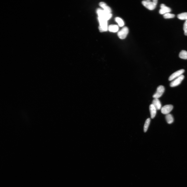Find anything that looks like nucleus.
Instances as JSON below:
<instances>
[{
  "label": "nucleus",
  "instance_id": "f257e3e1",
  "mask_svg": "<svg viewBox=\"0 0 187 187\" xmlns=\"http://www.w3.org/2000/svg\"><path fill=\"white\" fill-rule=\"evenodd\" d=\"M158 2L157 0H153L152 1L150 0H147L143 1L142 3L147 8L152 10L155 8Z\"/></svg>",
  "mask_w": 187,
  "mask_h": 187
},
{
  "label": "nucleus",
  "instance_id": "f03ea898",
  "mask_svg": "<svg viewBox=\"0 0 187 187\" xmlns=\"http://www.w3.org/2000/svg\"><path fill=\"white\" fill-rule=\"evenodd\" d=\"M98 20L99 24V31L103 32L107 31L108 28L107 21L99 17H98Z\"/></svg>",
  "mask_w": 187,
  "mask_h": 187
},
{
  "label": "nucleus",
  "instance_id": "7ed1b4c3",
  "mask_svg": "<svg viewBox=\"0 0 187 187\" xmlns=\"http://www.w3.org/2000/svg\"><path fill=\"white\" fill-rule=\"evenodd\" d=\"M165 91L164 87L162 85L159 86L157 89L156 92L154 95L153 97L154 99H158L162 96Z\"/></svg>",
  "mask_w": 187,
  "mask_h": 187
},
{
  "label": "nucleus",
  "instance_id": "20e7f679",
  "mask_svg": "<svg viewBox=\"0 0 187 187\" xmlns=\"http://www.w3.org/2000/svg\"><path fill=\"white\" fill-rule=\"evenodd\" d=\"M129 32L128 28L126 27H125L122 28L121 30L118 33V35L119 38L121 39H125Z\"/></svg>",
  "mask_w": 187,
  "mask_h": 187
},
{
  "label": "nucleus",
  "instance_id": "39448f33",
  "mask_svg": "<svg viewBox=\"0 0 187 187\" xmlns=\"http://www.w3.org/2000/svg\"><path fill=\"white\" fill-rule=\"evenodd\" d=\"M184 78L183 75L178 77L174 80L171 82L170 84V86L171 87H175L180 84L184 79Z\"/></svg>",
  "mask_w": 187,
  "mask_h": 187
},
{
  "label": "nucleus",
  "instance_id": "423d86ee",
  "mask_svg": "<svg viewBox=\"0 0 187 187\" xmlns=\"http://www.w3.org/2000/svg\"><path fill=\"white\" fill-rule=\"evenodd\" d=\"M185 71L183 69H181L180 70L174 72L169 77V81H171L174 79L178 78L180 76L184 73Z\"/></svg>",
  "mask_w": 187,
  "mask_h": 187
},
{
  "label": "nucleus",
  "instance_id": "0eeeda50",
  "mask_svg": "<svg viewBox=\"0 0 187 187\" xmlns=\"http://www.w3.org/2000/svg\"><path fill=\"white\" fill-rule=\"evenodd\" d=\"M173 107L172 105H167L161 108V113L164 114H167L172 110Z\"/></svg>",
  "mask_w": 187,
  "mask_h": 187
},
{
  "label": "nucleus",
  "instance_id": "6e6552de",
  "mask_svg": "<svg viewBox=\"0 0 187 187\" xmlns=\"http://www.w3.org/2000/svg\"><path fill=\"white\" fill-rule=\"evenodd\" d=\"M161 9L159 10V13L161 14H164L171 12V9L169 7H167L164 4L161 5Z\"/></svg>",
  "mask_w": 187,
  "mask_h": 187
},
{
  "label": "nucleus",
  "instance_id": "1a4fd4ad",
  "mask_svg": "<svg viewBox=\"0 0 187 187\" xmlns=\"http://www.w3.org/2000/svg\"><path fill=\"white\" fill-rule=\"evenodd\" d=\"M152 104L155 107L156 110H159L161 108V103L158 99H154L152 101Z\"/></svg>",
  "mask_w": 187,
  "mask_h": 187
},
{
  "label": "nucleus",
  "instance_id": "9d476101",
  "mask_svg": "<svg viewBox=\"0 0 187 187\" xmlns=\"http://www.w3.org/2000/svg\"><path fill=\"white\" fill-rule=\"evenodd\" d=\"M149 110L150 112L151 118L153 119L155 117L156 113V109L152 104L149 106Z\"/></svg>",
  "mask_w": 187,
  "mask_h": 187
},
{
  "label": "nucleus",
  "instance_id": "9b49d317",
  "mask_svg": "<svg viewBox=\"0 0 187 187\" xmlns=\"http://www.w3.org/2000/svg\"><path fill=\"white\" fill-rule=\"evenodd\" d=\"M119 29V27L116 25H111L108 26V30L109 31L113 33H115L118 32Z\"/></svg>",
  "mask_w": 187,
  "mask_h": 187
},
{
  "label": "nucleus",
  "instance_id": "f8f14e48",
  "mask_svg": "<svg viewBox=\"0 0 187 187\" xmlns=\"http://www.w3.org/2000/svg\"><path fill=\"white\" fill-rule=\"evenodd\" d=\"M166 119L167 123L169 124L172 123L174 122L173 117L171 114H169L166 115Z\"/></svg>",
  "mask_w": 187,
  "mask_h": 187
},
{
  "label": "nucleus",
  "instance_id": "ddd939ff",
  "mask_svg": "<svg viewBox=\"0 0 187 187\" xmlns=\"http://www.w3.org/2000/svg\"><path fill=\"white\" fill-rule=\"evenodd\" d=\"M179 56L181 59H187V52L184 50L182 51L179 54Z\"/></svg>",
  "mask_w": 187,
  "mask_h": 187
},
{
  "label": "nucleus",
  "instance_id": "4468645a",
  "mask_svg": "<svg viewBox=\"0 0 187 187\" xmlns=\"http://www.w3.org/2000/svg\"><path fill=\"white\" fill-rule=\"evenodd\" d=\"M151 121V119L149 118L147 119L144 126V132H146L147 130L148 127Z\"/></svg>",
  "mask_w": 187,
  "mask_h": 187
},
{
  "label": "nucleus",
  "instance_id": "2eb2a0df",
  "mask_svg": "<svg viewBox=\"0 0 187 187\" xmlns=\"http://www.w3.org/2000/svg\"><path fill=\"white\" fill-rule=\"evenodd\" d=\"M178 18L181 20H186L187 18V12H184L179 14L177 16Z\"/></svg>",
  "mask_w": 187,
  "mask_h": 187
},
{
  "label": "nucleus",
  "instance_id": "dca6fc26",
  "mask_svg": "<svg viewBox=\"0 0 187 187\" xmlns=\"http://www.w3.org/2000/svg\"><path fill=\"white\" fill-rule=\"evenodd\" d=\"M115 20L118 23L119 27H122L124 26V22L123 20L120 18L119 17H116L115 19Z\"/></svg>",
  "mask_w": 187,
  "mask_h": 187
},
{
  "label": "nucleus",
  "instance_id": "f3484780",
  "mask_svg": "<svg viewBox=\"0 0 187 187\" xmlns=\"http://www.w3.org/2000/svg\"><path fill=\"white\" fill-rule=\"evenodd\" d=\"M163 17L164 18L166 19L172 18L175 17V15L168 13L164 14Z\"/></svg>",
  "mask_w": 187,
  "mask_h": 187
},
{
  "label": "nucleus",
  "instance_id": "a211bd4d",
  "mask_svg": "<svg viewBox=\"0 0 187 187\" xmlns=\"http://www.w3.org/2000/svg\"><path fill=\"white\" fill-rule=\"evenodd\" d=\"M183 29L184 35L186 36H187V20H186L184 24Z\"/></svg>",
  "mask_w": 187,
  "mask_h": 187
},
{
  "label": "nucleus",
  "instance_id": "6ab92c4d",
  "mask_svg": "<svg viewBox=\"0 0 187 187\" xmlns=\"http://www.w3.org/2000/svg\"><path fill=\"white\" fill-rule=\"evenodd\" d=\"M99 5L103 9L107 6V4L103 2H100L99 4Z\"/></svg>",
  "mask_w": 187,
  "mask_h": 187
}]
</instances>
